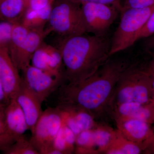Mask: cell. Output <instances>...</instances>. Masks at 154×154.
<instances>
[{
	"instance_id": "obj_1",
	"label": "cell",
	"mask_w": 154,
	"mask_h": 154,
	"mask_svg": "<svg viewBox=\"0 0 154 154\" xmlns=\"http://www.w3.org/2000/svg\"><path fill=\"white\" fill-rule=\"evenodd\" d=\"M131 65L126 60L109 57L95 72L84 81L62 85L56 90L58 94L57 105L82 108L95 118L104 112L109 113L116 85Z\"/></svg>"
},
{
	"instance_id": "obj_2",
	"label": "cell",
	"mask_w": 154,
	"mask_h": 154,
	"mask_svg": "<svg viewBox=\"0 0 154 154\" xmlns=\"http://www.w3.org/2000/svg\"><path fill=\"white\" fill-rule=\"evenodd\" d=\"M110 45L106 36L86 33L63 38L59 48L66 83H79L93 75L110 57Z\"/></svg>"
},
{
	"instance_id": "obj_3",
	"label": "cell",
	"mask_w": 154,
	"mask_h": 154,
	"mask_svg": "<svg viewBox=\"0 0 154 154\" xmlns=\"http://www.w3.org/2000/svg\"><path fill=\"white\" fill-rule=\"evenodd\" d=\"M153 101L151 75L146 69L132 64L123 73L116 85L109 113L114 106L121 103L134 102L146 104Z\"/></svg>"
},
{
	"instance_id": "obj_4",
	"label": "cell",
	"mask_w": 154,
	"mask_h": 154,
	"mask_svg": "<svg viewBox=\"0 0 154 154\" xmlns=\"http://www.w3.org/2000/svg\"><path fill=\"white\" fill-rule=\"evenodd\" d=\"M154 6L143 8H129L120 12L121 19L111 39L110 57L132 46L149 17Z\"/></svg>"
},
{
	"instance_id": "obj_5",
	"label": "cell",
	"mask_w": 154,
	"mask_h": 154,
	"mask_svg": "<svg viewBox=\"0 0 154 154\" xmlns=\"http://www.w3.org/2000/svg\"><path fill=\"white\" fill-rule=\"evenodd\" d=\"M45 30L48 34L54 32L63 38L86 33L81 5L70 0H55Z\"/></svg>"
},
{
	"instance_id": "obj_6",
	"label": "cell",
	"mask_w": 154,
	"mask_h": 154,
	"mask_svg": "<svg viewBox=\"0 0 154 154\" xmlns=\"http://www.w3.org/2000/svg\"><path fill=\"white\" fill-rule=\"evenodd\" d=\"M82 19L86 33L106 36L120 11L113 5L94 2L81 5Z\"/></svg>"
},
{
	"instance_id": "obj_7",
	"label": "cell",
	"mask_w": 154,
	"mask_h": 154,
	"mask_svg": "<svg viewBox=\"0 0 154 154\" xmlns=\"http://www.w3.org/2000/svg\"><path fill=\"white\" fill-rule=\"evenodd\" d=\"M63 123L57 107H49L42 111L30 139L39 154H44L48 149L53 146L54 141Z\"/></svg>"
},
{
	"instance_id": "obj_8",
	"label": "cell",
	"mask_w": 154,
	"mask_h": 154,
	"mask_svg": "<svg viewBox=\"0 0 154 154\" xmlns=\"http://www.w3.org/2000/svg\"><path fill=\"white\" fill-rule=\"evenodd\" d=\"M29 130L21 108L14 99L5 109L4 126L0 132V151L8 148Z\"/></svg>"
},
{
	"instance_id": "obj_9",
	"label": "cell",
	"mask_w": 154,
	"mask_h": 154,
	"mask_svg": "<svg viewBox=\"0 0 154 154\" xmlns=\"http://www.w3.org/2000/svg\"><path fill=\"white\" fill-rule=\"evenodd\" d=\"M22 72V82L42 103L64 83L63 78L55 76L31 64Z\"/></svg>"
},
{
	"instance_id": "obj_10",
	"label": "cell",
	"mask_w": 154,
	"mask_h": 154,
	"mask_svg": "<svg viewBox=\"0 0 154 154\" xmlns=\"http://www.w3.org/2000/svg\"><path fill=\"white\" fill-rule=\"evenodd\" d=\"M116 130L122 136L141 147L146 150L151 143L154 131L151 125L134 119H114Z\"/></svg>"
},
{
	"instance_id": "obj_11",
	"label": "cell",
	"mask_w": 154,
	"mask_h": 154,
	"mask_svg": "<svg viewBox=\"0 0 154 154\" xmlns=\"http://www.w3.org/2000/svg\"><path fill=\"white\" fill-rule=\"evenodd\" d=\"M30 64L65 80L63 61L59 48L57 49L43 42L33 54Z\"/></svg>"
},
{
	"instance_id": "obj_12",
	"label": "cell",
	"mask_w": 154,
	"mask_h": 154,
	"mask_svg": "<svg viewBox=\"0 0 154 154\" xmlns=\"http://www.w3.org/2000/svg\"><path fill=\"white\" fill-rule=\"evenodd\" d=\"M12 60L8 45H0V79L9 100L14 99L21 85L22 78Z\"/></svg>"
},
{
	"instance_id": "obj_13",
	"label": "cell",
	"mask_w": 154,
	"mask_h": 154,
	"mask_svg": "<svg viewBox=\"0 0 154 154\" xmlns=\"http://www.w3.org/2000/svg\"><path fill=\"white\" fill-rule=\"evenodd\" d=\"M56 107L59 110L64 123L76 136L84 131L94 129L99 125L94 116L82 108L66 105Z\"/></svg>"
},
{
	"instance_id": "obj_14",
	"label": "cell",
	"mask_w": 154,
	"mask_h": 154,
	"mask_svg": "<svg viewBox=\"0 0 154 154\" xmlns=\"http://www.w3.org/2000/svg\"><path fill=\"white\" fill-rule=\"evenodd\" d=\"M14 99L21 108L28 128L32 133L42 113V103L37 96L25 85L22 80L21 85Z\"/></svg>"
},
{
	"instance_id": "obj_15",
	"label": "cell",
	"mask_w": 154,
	"mask_h": 154,
	"mask_svg": "<svg viewBox=\"0 0 154 154\" xmlns=\"http://www.w3.org/2000/svg\"><path fill=\"white\" fill-rule=\"evenodd\" d=\"M110 113L114 119H137L152 125L154 123V101L146 104L134 102L121 103L114 106Z\"/></svg>"
},
{
	"instance_id": "obj_16",
	"label": "cell",
	"mask_w": 154,
	"mask_h": 154,
	"mask_svg": "<svg viewBox=\"0 0 154 154\" xmlns=\"http://www.w3.org/2000/svg\"><path fill=\"white\" fill-rule=\"evenodd\" d=\"M48 35L45 29L29 30L25 42L16 55L12 58L19 71H22L30 65L34 53Z\"/></svg>"
},
{
	"instance_id": "obj_17",
	"label": "cell",
	"mask_w": 154,
	"mask_h": 154,
	"mask_svg": "<svg viewBox=\"0 0 154 154\" xmlns=\"http://www.w3.org/2000/svg\"><path fill=\"white\" fill-rule=\"evenodd\" d=\"M52 6L39 10L28 9L20 23L29 30H43L48 23Z\"/></svg>"
},
{
	"instance_id": "obj_18",
	"label": "cell",
	"mask_w": 154,
	"mask_h": 154,
	"mask_svg": "<svg viewBox=\"0 0 154 154\" xmlns=\"http://www.w3.org/2000/svg\"><path fill=\"white\" fill-rule=\"evenodd\" d=\"M26 11L24 0L0 1V17L12 24L20 23Z\"/></svg>"
},
{
	"instance_id": "obj_19",
	"label": "cell",
	"mask_w": 154,
	"mask_h": 154,
	"mask_svg": "<svg viewBox=\"0 0 154 154\" xmlns=\"http://www.w3.org/2000/svg\"><path fill=\"white\" fill-rule=\"evenodd\" d=\"M76 135L63 123L54 141L53 146L61 154H69L74 152L75 148Z\"/></svg>"
},
{
	"instance_id": "obj_20",
	"label": "cell",
	"mask_w": 154,
	"mask_h": 154,
	"mask_svg": "<svg viewBox=\"0 0 154 154\" xmlns=\"http://www.w3.org/2000/svg\"><path fill=\"white\" fill-rule=\"evenodd\" d=\"M143 151V149L140 146L125 138L118 132L104 154H138Z\"/></svg>"
},
{
	"instance_id": "obj_21",
	"label": "cell",
	"mask_w": 154,
	"mask_h": 154,
	"mask_svg": "<svg viewBox=\"0 0 154 154\" xmlns=\"http://www.w3.org/2000/svg\"><path fill=\"white\" fill-rule=\"evenodd\" d=\"M94 140L97 153L104 154L118 132L110 127L98 125L94 129Z\"/></svg>"
},
{
	"instance_id": "obj_22",
	"label": "cell",
	"mask_w": 154,
	"mask_h": 154,
	"mask_svg": "<svg viewBox=\"0 0 154 154\" xmlns=\"http://www.w3.org/2000/svg\"><path fill=\"white\" fill-rule=\"evenodd\" d=\"M94 129L84 131L76 135L75 153L98 154L95 146Z\"/></svg>"
},
{
	"instance_id": "obj_23",
	"label": "cell",
	"mask_w": 154,
	"mask_h": 154,
	"mask_svg": "<svg viewBox=\"0 0 154 154\" xmlns=\"http://www.w3.org/2000/svg\"><path fill=\"white\" fill-rule=\"evenodd\" d=\"M2 152L5 154H39L30 139L22 136Z\"/></svg>"
},
{
	"instance_id": "obj_24",
	"label": "cell",
	"mask_w": 154,
	"mask_h": 154,
	"mask_svg": "<svg viewBox=\"0 0 154 154\" xmlns=\"http://www.w3.org/2000/svg\"><path fill=\"white\" fill-rule=\"evenodd\" d=\"M13 24L0 21V45H8L11 39Z\"/></svg>"
},
{
	"instance_id": "obj_25",
	"label": "cell",
	"mask_w": 154,
	"mask_h": 154,
	"mask_svg": "<svg viewBox=\"0 0 154 154\" xmlns=\"http://www.w3.org/2000/svg\"><path fill=\"white\" fill-rule=\"evenodd\" d=\"M154 6V0H124L122 11L127 9L143 8Z\"/></svg>"
},
{
	"instance_id": "obj_26",
	"label": "cell",
	"mask_w": 154,
	"mask_h": 154,
	"mask_svg": "<svg viewBox=\"0 0 154 154\" xmlns=\"http://www.w3.org/2000/svg\"><path fill=\"white\" fill-rule=\"evenodd\" d=\"M154 33V11L149 17L143 28L140 32L137 40L146 38Z\"/></svg>"
},
{
	"instance_id": "obj_27",
	"label": "cell",
	"mask_w": 154,
	"mask_h": 154,
	"mask_svg": "<svg viewBox=\"0 0 154 154\" xmlns=\"http://www.w3.org/2000/svg\"><path fill=\"white\" fill-rule=\"evenodd\" d=\"M78 4L82 5L84 3L94 2L101 3L113 5L117 8L121 12L122 10V4L124 0H70Z\"/></svg>"
},
{
	"instance_id": "obj_28",
	"label": "cell",
	"mask_w": 154,
	"mask_h": 154,
	"mask_svg": "<svg viewBox=\"0 0 154 154\" xmlns=\"http://www.w3.org/2000/svg\"><path fill=\"white\" fill-rule=\"evenodd\" d=\"M55 0H29L26 7L28 9L39 10L52 6Z\"/></svg>"
},
{
	"instance_id": "obj_29",
	"label": "cell",
	"mask_w": 154,
	"mask_h": 154,
	"mask_svg": "<svg viewBox=\"0 0 154 154\" xmlns=\"http://www.w3.org/2000/svg\"><path fill=\"white\" fill-rule=\"evenodd\" d=\"M10 101L7 97L2 83L0 79V108L5 107Z\"/></svg>"
},
{
	"instance_id": "obj_30",
	"label": "cell",
	"mask_w": 154,
	"mask_h": 154,
	"mask_svg": "<svg viewBox=\"0 0 154 154\" xmlns=\"http://www.w3.org/2000/svg\"><path fill=\"white\" fill-rule=\"evenodd\" d=\"M145 41V47L146 49L154 56V33L151 36L147 37Z\"/></svg>"
},
{
	"instance_id": "obj_31",
	"label": "cell",
	"mask_w": 154,
	"mask_h": 154,
	"mask_svg": "<svg viewBox=\"0 0 154 154\" xmlns=\"http://www.w3.org/2000/svg\"><path fill=\"white\" fill-rule=\"evenodd\" d=\"M5 107L0 108V132L2 131L4 126L5 121Z\"/></svg>"
},
{
	"instance_id": "obj_32",
	"label": "cell",
	"mask_w": 154,
	"mask_h": 154,
	"mask_svg": "<svg viewBox=\"0 0 154 154\" xmlns=\"http://www.w3.org/2000/svg\"><path fill=\"white\" fill-rule=\"evenodd\" d=\"M146 69L150 74H154V56H153V60L152 61L150 64Z\"/></svg>"
},
{
	"instance_id": "obj_33",
	"label": "cell",
	"mask_w": 154,
	"mask_h": 154,
	"mask_svg": "<svg viewBox=\"0 0 154 154\" xmlns=\"http://www.w3.org/2000/svg\"><path fill=\"white\" fill-rule=\"evenodd\" d=\"M147 152H148L153 153H154V136L152 140L151 143L150 145L149 146L148 148L146 150Z\"/></svg>"
},
{
	"instance_id": "obj_34",
	"label": "cell",
	"mask_w": 154,
	"mask_h": 154,
	"mask_svg": "<svg viewBox=\"0 0 154 154\" xmlns=\"http://www.w3.org/2000/svg\"><path fill=\"white\" fill-rule=\"evenodd\" d=\"M151 75L152 76V91L153 99L154 101V74Z\"/></svg>"
},
{
	"instance_id": "obj_35",
	"label": "cell",
	"mask_w": 154,
	"mask_h": 154,
	"mask_svg": "<svg viewBox=\"0 0 154 154\" xmlns=\"http://www.w3.org/2000/svg\"><path fill=\"white\" fill-rule=\"evenodd\" d=\"M24 1H25V7H26V5H27V4H28V1H29V0H24Z\"/></svg>"
},
{
	"instance_id": "obj_36",
	"label": "cell",
	"mask_w": 154,
	"mask_h": 154,
	"mask_svg": "<svg viewBox=\"0 0 154 154\" xmlns=\"http://www.w3.org/2000/svg\"><path fill=\"white\" fill-rule=\"evenodd\" d=\"M0 21H4L3 20V19H2V18H1V17H0Z\"/></svg>"
},
{
	"instance_id": "obj_37",
	"label": "cell",
	"mask_w": 154,
	"mask_h": 154,
	"mask_svg": "<svg viewBox=\"0 0 154 154\" xmlns=\"http://www.w3.org/2000/svg\"><path fill=\"white\" fill-rule=\"evenodd\" d=\"M0 1H1V0H0Z\"/></svg>"
}]
</instances>
